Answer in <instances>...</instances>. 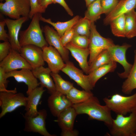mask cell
Instances as JSON below:
<instances>
[{
	"label": "cell",
	"instance_id": "1",
	"mask_svg": "<svg viewBox=\"0 0 136 136\" xmlns=\"http://www.w3.org/2000/svg\"><path fill=\"white\" fill-rule=\"evenodd\" d=\"M72 106L77 115L86 114L91 119L101 121L109 128L113 118L111 110L106 105H101L96 97L93 96L85 101L73 104Z\"/></svg>",
	"mask_w": 136,
	"mask_h": 136
},
{
	"label": "cell",
	"instance_id": "2",
	"mask_svg": "<svg viewBox=\"0 0 136 136\" xmlns=\"http://www.w3.org/2000/svg\"><path fill=\"white\" fill-rule=\"evenodd\" d=\"M41 14L37 13L35 14L27 28L24 30H20L19 41L21 47L31 44L42 48L48 46L43 36V31L40 24Z\"/></svg>",
	"mask_w": 136,
	"mask_h": 136
},
{
	"label": "cell",
	"instance_id": "3",
	"mask_svg": "<svg viewBox=\"0 0 136 136\" xmlns=\"http://www.w3.org/2000/svg\"><path fill=\"white\" fill-rule=\"evenodd\" d=\"M103 100L105 105L117 115L125 116L136 111V92L127 96L116 93Z\"/></svg>",
	"mask_w": 136,
	"mask_h": 136
},
{
	"label": "cell",
	"instance_id": "4",
	"mask_svg": "<svg viewBox=\"0 0 136 136\" xmlns=\"http://www.w3.org/2000/svg\"><path fill=\"white\" fill-rule=\"evenodd\" d=\"M109 133L113 136H136V111L128 116L117 114L113 119Z\"/></svg>",
	"mask_w": 136,
	"mask_h": 136
},
{
	"label": "cell",
	"instance_id": "5",
	"mask_svg": "<svg viewBox=\"0 0 136 136\" xmlns=\"http://www.w3.org/2000/svg\"><path fill=\"white\" fill-rule=\"evenodd\" d=\"M27 100V97L22 93H17L16 88L8 91L0 92V118L19 107H25Z\"/></svg>",
	"mask_w": 136,
	"mask_h": 136
},
{
	"label": "cell",
	"instance_id": "6",
	"mask_svg": "<svg viewBox=\"0 0 136 136\" xmlns=\"http://www.w3.org/2000/svg\"><path fill=\"white\" fill-rule=\"evenodd\" d=\"M0 3L1 13L9 17L17 19L21 16L28 17L30 11L29 0H5Z\"/></svg>",
	"mask_w": 136,
	"mask_h": 136
},
{
	"label": "cell",
	"instance_id": "7",
	"mask_svg": "<svg viewBox=\"0 0 136 136\" xmlns=\"http://www.w3.org/2000/svg\"><path fill=\"white\" fill-rule=\"evenodd\" d=\"M89 39V65L101 52L115 45L112 40L104 38L99 34L96 29L94 22L91 23Z\"/></svg>",
	"mask_w": 136,
	"mask_h": 136
},
{
	"label": "cell",
	"instance_id": "8",
	"mask_svg": "<svg viewBox=\"0 0 136 136\" xmlns=\"http://www.w3.org/2000/svg\"><path fill=\"white\" fill-rule=\"evenodd\" d=\"M47 116L46 110L43 109L38 111L36 117H30L25 116L24 131L27 132L38 133L44 136H53L48 132L46 127V120Z\"/></svg>",
	"mask_w": 136,
	"mask_h": 136
},
{
	"label": "cell",
	"instance_id": "9",
	"mask_svg": "<svg viewBox=\"0 0 136 136\" xmlns=\"http://www.w3.org/2000/svg\"><path fill=\"white\" fill-rule=\"evenodd\" d=\"M77 114L74 107L68 108L57 117L56 121L61 130L62 136H76L78 131L73 129L74 122Z\"/></svg>",
	"mask_w": 136,
	"mask_h": 136
},
{
	"label": "cell",
	"instance_id": "10",
	"mask_svg": "<svg viewBox=\"0 0 136 136\" xmlns=\"http://www.w3.org/2000/svg\"><path fill=\"white\" fill-rule=\"evenodd\" d=\"M131 46V45L124 44L122 45H114L108 49L112 60L118 62L123 67L124 71L118 73L119 76L122 79L126 78L129 75L132 68L133 65L127 61L126 57V53L128 49Z\"/></svg>",
	"mask_w": 136,
	"mask_h": 136
},
{
	"label": "cell",
	"instance_id": "11",
	"mask_svg": "<svg viewBox=\"0 0 136 136\" xmlns=\"http://www.w3.org/2000/svg\"><path fill=\"white\" fill-rule=\"evenodd\" d=\"M0 67L6 73L18 69H33L30 64L21 55L20 53L11 48L8 55L0 62Z\"/></svg>",
	"mask_w": 136,
	"mask_h": 136
},
{
	"label": "cell",
	"instance_id": "12",
	"mask_svg": "<svg viewBox=\"0 0 136 136\" xmlns=\"http://www.w3.org/2000/svg\"><path fill=\"white\" fill-rule=\"evenodd\" d=\"M61 71L74 81L84 90L91 91L93 88L88 75L84 74L83 72L76 67L73 63L68 61Z\"/></svg>",
	"mask_w": 136,
	"mask_h": 136
},
{
	"label": "cell",
	"instance_id": "13",
	"mask_svg": "<svg viewBox=\"0 0 136 136\" xmlns=\"http://www.w3.org/2000/svg\"><path fill=\"white\" fill-rule=\"evenodd\" d=\"M29 18L28 17H21L17 19L8 18L4 19L8 29L9 41L12 48L19 53L21 48L19 41L20 29L23 24L27 21Z\"/></svg>",
	"mask_w": 136,
	"mask_h": 136
},
{
	"label": "cell",
	"instance_id": "14",
	"mask_svg": "<svg viewBox=\"0 0 136 136\" xmlns=\"http://www.w3.org/2000/svg\"><path fill=\"white\" fill-rule=\"evenodd\" d=\"M20 53L33 69L45 64L42 49L39 47L31 44L23 46Z\"/></svg>",
	"mask_w": 136,
	"mask_h": 136
},
{
	"label": "cell",
	"instance_id": "15",
	"mask_svg": "<svg viewBox=\"0 0 136 136\" xmlns=\"http://www.w3.org/2000/svg\"><path fill=\"white\" fill-rule=\"evenodd\" d=\"M7 78L13 77L18 83H23L27 85L26 93L27 96L32 91L40 85L37 79L31 70L27 69L15 70L6 73Z\"/></svg>",
	"mask_w": 136,
	"mask_h": 136
},
{
	"label": "cell",
	"instance_id": "16",
	"mask_svg": "<svg viewBox=\"0 0 136 136\" xmlns=\"http://www.w3.org/2000/svg\"><path fill=\"white\" fill-rule=\"evenodd\" d=\"M44 60L47 64L51 72L58 73L65 64L59 52L52 46L49 45L42 48Z\"/></svg>",
	"mask_w": 136,
	"mask_h": 136
},
{
	"label": "cell",
	"instance_id": "17",
	"mask_svg": "<svg viewBox=\"0 0 136 136\" xmlns=\"http://www.w3.org/2000/svg\"><path fill=\"white\" fill-rule=\"evenodd\" d=\"M47 104L51 113L56 117L73 105L66 95L56 91L50 94L47 99Z\"/></svg>",
	"mask_w": 136,
	"mask_h": 136
},
{
	"label": "cell",
	"instance_id": "18",
	"mask_svg": "<svg viewBox=\"0 0 136 136\" xmlns=\"http://www.w3.org/2000/svg\"><path fill=\"white\" fill-rule=\"evenodd\" d=\"M42 30L48 44L59 52L65 62L69 61V50L62 45L61 41V37L57 32L47 25L43 27Z\"/></svg>",
	"mask_w": 136,
	"mask_h": 136
},
{
	"label": "cell",
	"instance_id": "19",
	"mask_svg": "<svg viewBox=\"0 0 136 136\" xmlns=\"http://www.w3.org/2000/svg\"><path fill=\"white\" fill-rule=\"evenodd\" d=\"M44 88L39 86L33 89L28 95L27 104L25 107V112L24 115L33 117L38 115V106L45 90Z\"/></svg>",
	"mask_w": 136,
	"mask_h": 136
},
{
	"label": "cell",
	"instance_id": "20",
	"mask_svg": "<svg viewBox=\"0 0 136 136\" xmlns=\"http://www.w3.org/2000/svg\"><path fill=\"white\" fill-rule=\"evenodd\" d=\"M136 6V0H122L118 2L115 7L104 19V24L107 25L118 17L134 9Z\"/></svg>",
	"mask_w": 136,
	"mask_h": 136
},
{
	"label": "cell",
	"instance_id": "21",
	"mask_svg": "<svg viewBox=\"0 0 136 136\" xmlns=\"http://www.w3.org/2000/svg\"><path fill=\"white\" fill-rule=\"evenodd\" d=\"M35 76L40 81V86L46 88L51 94L56 91L55 84L51 76V71L49 68L42 66L33 69Z\"/></svg>",
	"mask_w": 136,
	"mask_h": 136
},
{
	"label": "cell",
	"instance_id": "22",
	"mask_svg": "<svg viewBox=\"0 0 136 136\" xmlns=\"http://www.w3.org/2000/svg\"><path fill=\"white\" fill-rule=\"evenodd\" d=\"M65 47L70 51L72 56L78 63L82 70L88 75L89 65L87 59L90 54L88 48H80L74 45L70 42L66 44Z\"/></svg>",
	"mask_w": 136,
	"mask_h": 136
},
{
	"label": "cell",
	"instance_id": "23",
	"mask_svg": "<svg viewBox=\"0 0 136 136\" xmlns=\"http://www.w3.org/2000/svg\"><path fill=\"white\" fill-rule=\"evenodd\" d=\"M117 66L116 62L113 61L98 67L90 73L88 75L93 87H95L96 83L100 78L109 73L114 72Z\"/></svg>",
	"mask_w": 136,
	"mask_h": 136
},
{
	"label": "cell",
	"instance_id": "24",
	"mask_svg": "<svg viewBox=\"0 0 136 136\" xmlns=\"http://www.w3.org/2000/svg\"><path fill=\"white\" fill-rule=\"evenodd\" d=\"M80 19L79 16L77 15L71 19L65 22L58 21L54 22L52 21L51 19H46L41 15L40 18V20L52 25L61 37L66 31L73 27Z\"/></svg>",
	"mask_w": 136,
	"mask_h": 136
},
{
	"label": "cell",
	"instance_id": "25",
	"mask_svg": "<svg viewBox=\"0 0 136 136\" xmlns=\"http://www.w3.org/2000/svg\"><path fill=\"white\" fill-rule=\"evenodd\" d=\"M134 59L131 70L125 80L123 82L122 91L124 94L129 95L136 89V49L134 51Z\"/></svg>",
	"mask_w": 136,
	"mask_h": 136
},
{
	"label": "cell",
	"instance_id": "26",
	"mask_svg": "<svg viewBox=\"0 0 136 136\" xmlns=\"http://www.w3.org/2000/svg\"><path fill=\"white\" fill-rule=\"evenodd\" d=\"M66 95L73 105L83 103L93 96V94L91 91L79 90L74 86Z\"/></svg>",
	"mask_w": 136,
	"mask_h": 136
},
{
	"label": "cell",
	"instance_id": "27",
	"mask_svg": "<svg viewBox=\"0 0 136 136\" xmlns=\"http://www.w3.org/2000/svg\"><path fill=\"white\" fill-rule=\"evenodd\" d=\"M125 15V37L131 38L136 36V12L134 9Z\"/></svg>",
	"mask_w": 136,
	"mask_h": 136
},
{
	"label": "cell",
	"instance_id": "28",
	"mask_svg": "<svg viewBox=\"0 0 136 136\" xmlns=\"http://www.w3.org/2000/svg\"><path fill=\"white\" fill-rule=\"evenodd\" d=\"M87 7L84 17L91 22H94L100 18L102 14L100 0H95Z\"/></svg>",
	"mask_w": 136,
	"mask_h": 136
},
{
	"label": "cell",
	"instance_id": "29",
	"mask_svg": "<svg viewBox=\"0 0 136 136\" xmlns=\"http://www.w3.org/2000/svg\"><path fill=\"white\" fill-rule=\"evenodd\" d=\"M51 75L54 81L56 91L66 95L74 87L73 83L63 79L58 73L51 72Z\"/></svg>",
	"mask_w": 136,
	"mask_h": 136
},
{
	"label": "cell",
	"instance_id": "30",
	"mask_svg": "<svg viewBox=\"0 0 136 136\" xmlns=\"http://www.w3.org/2000/svg\"><path fill=\"white\" fill-rule=\"evenodd\" d=\"M125 15H121L112 21L110 23L113 34L115 36L125 37Z\"/></svg>",
	"mask_w": 136,
	"mask_h": 136
},
{
	"label": "cell",
	"instance_id": "31",
	"mask_svg": "<svg viewBox=\"0 0 136 136\" xmlns=\"http://www.w3.org/2000/svg\"><path fill=\"white\" fill-rule=\"evenodd\" d=\"M113 61L108 49L99 53L89 65L88 74L96 68L104 64L109 63Z\"/></svg>",
	"mask_w": 136,
	"mask_h": 136
},
{
	"label": "cell",
	"instance_id": "32",
	"mask_svg": "<svg viewBox=\"0 0 136 136\" xmlns=\"http://www.w3.org/2000/svg\"><path fill=\"white\" fill-rule=\"evenodd\" d=\"M91 23L84 17L80 18L73 27L75 34L85 36L89 38Z\"/></svg>",
	"mask_w": 136,
	"mask_h": 136
},
{
	"label": "cell",
	"instance_id": "33",
	"mask_svg": "<svg viewBox=\"0 0 136 136\" xmlns=\"http://www.w3.org/2000/svg\"><path fill=\"white\" fill-rule=\"evenodd\" d=\"M70 43L77 47L87 49L88 48L89 39L87 36L75 34Z\"/></svg>",
	"mask_w": 136,
	"mask_h": 136
},
{
	"label": "cell",
	"instance_id": "34",
	"mask_svg": "<svg viewBox=\"0 0 136 136\" xmlns=\"http://www.w3.org/2000/svg\"><path fill=\"white\" fill-rule=\"evenodd\" d=\"M102 14H108L115 7L118 0H100Z\"/></svg>",
	"mask_w": 136,
	"mask_h": 136
},
{
	"label": "cell",
	"instance_id": "35",
	"mask_svg": "<svg viewBox=\"0 0 136 136\" xmlns=\"http://www.w3.org/2000/svg\"><path fill=\"white\" fill-rule=\"evenodd\" d=\"M30 11L29 18L32 19L34 14L37 13H42L45 12L46 9L43 8L39 3L38 0H29Z\"/></svg>",
	"mask_w": 136,
	"mask_h": 136
},
{
	"label": "cell",
	"instance_id": "36",
	"mask_svg": "<svg viewBox=\"0 0 136 136\" xmlns=\"http://www.w3.org/2000/svg\"><path fill=\"white\" fill-rule=\"evenodd\" d=\"M12 48L9 41L4 42L0 43V62L5 58L9 53Z\"/></svg>",
	"mask_w": 136,
	"mask_h": 136
},
{
	"label": "cell",
	"instance_id": "37",
	"mask_svg": "<svg viewBox=\"0 0 136 136\" xmlns=\"http://www.w3.org/2000/svg\"><path fill=\"white\" fill-rule=\"evenodd\" d=\"M6 73L3 69L0 67V92L8 91L10 90L7 89L9 81L8 80Z\"/></svg>",
	"mask_w": 136,
	"mask_h": 136
},
{
	"label": "cell",
	"instance_id": "38",
	"mask_svg": "<svg viewBox=\"0 0 136 136\" xmlns=\"http://www.w3.org/2000/svg\"><path fill=\"white\" fill-rule=\"evenodd\" d=\"M74 35L73 27L66 31L61 37V41L62 45L65 47L66 44L70 43Z\"/></svg>",
	"mask_w": 136,
	"mask_h": 136
},
{
	"label": "cell",
	"instance_id": "39",
	"mask_svg": "<svg viewBox=\"0 0 136 136\" xmlns=\"http://www.w3.org/2000/svg\"><path fill=\"white\" fill-rule=\"evenodd\" d=\"M6 25V23L4 20L0 22V40L4 42L9 41L8 34L7 33V31L4 28Z\"/></svg>",
	"mask_w": 136,
	"mask_h": 136
},
{
	"label": "cell",
	"instance_id": "40",
	"mask_svg": "<svg viewBox=\"0 0 136 136\" xmlns=\"http://www.w3.org/2000/svg\"><path fill=\"white\" fill-rule=\"evenodd\" d=\"M58 3L61 6L65 9L67 13L70 16L73 15V12L65 2L64 0H53V3Z\"/></svg>",
	"mask_w": 136,
	"mask_h": 136
},
{
	"label": "cell",
	"instance_id": "41",
	"mask_svg": "<svg viewBox=\"0 0 136 136\" xmlns=\"http://www.w3.org/2000/svg\"><path fill=\"white\" fill-rule=\"evenodd\" d=\"M53 0H42L40 5L44 9H46L49 5L53 3Z\"/></svg>",
	"mask_w": 136,
	"mask_h": 136
},
{
	"label": "cell",
	"instance_id": "42",
	"mask_svg": "<svg viewBox=\"0 0 136 136\" xmlns=\"http://www.w3.org/2000/svg\"><path fill=\"white\" fill-rule=\"evenodd\" d=\"M95 0H85L86 6L87 7L90 4Z\"/></svg>",
	"mask_w": 136,
	"mask_h": 136
},
{
	"label": "cell",
	"instance_id": "43",
	"mask_svg": "<svg viewBox=\"0 0 136 136\" xmlns=\"http://www.w3.org/2000/svg\"><path fill=\"white\" fill-rule=\"evenodd\" d=\"M42 0H38L39 3L40 5Z\"/></svg>",
	"mask_w": 136,
	"mask_h": 136
},
{
	"label": "cell",
	"instance_id": "44",
	"mask_svg": "<svg viewBox=\"0 0 136 136\" xmlns=\"http://www.w3.org/2000/svg\"><path fill=\"white\" fill-rule=\"evenodd\" d=\"M4 0H0V1L2 2Z\"/></svg>",
	"mask_w": 136,
	"mask_h": 136
},
{
	"label": "cell",
	"instance_id": "45",
	"mask_svg": "<svg viewBox=\"0 0 136 136\" xmlns=\"http://www.w3.org/2000/svg\"><path fill=\"white\" fill-rule=\"evenodd\" d=\"M120 0V1H121V0Z\"/></svg>",
	"mask_w": 136,
	"mask_h": 136
},
{
	"label": "cell",
	"instance_id": "46",
	"mask_svg": "<svg viewBox=\"0 0 136 136\" xmlns=\"http://www.w3.org/2000/svg\"><path fill=\"white\" fill-rule=\"evenodd\" d=\"M135 8H136V7H135Z\"/></svg>",
	"mask_w": 136,
	"mask_h": 136
}]
</instances>
